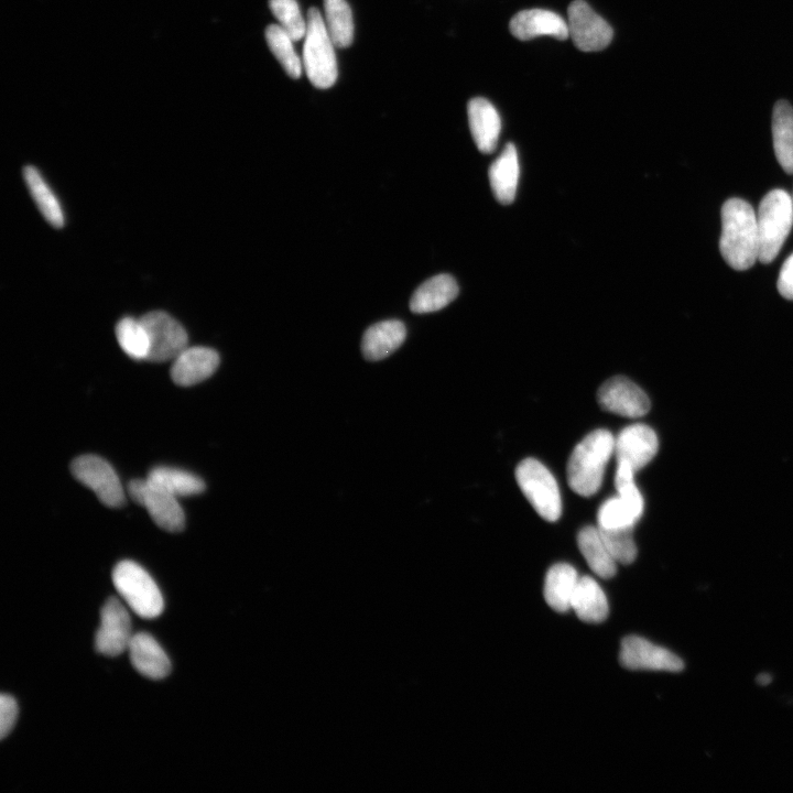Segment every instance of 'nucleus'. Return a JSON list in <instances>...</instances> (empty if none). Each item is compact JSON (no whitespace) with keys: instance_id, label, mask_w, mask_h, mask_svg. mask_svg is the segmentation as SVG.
Returning <instances> with one entry per match:
<instances>
[{"instance_id":"obj_7","label":"nucleus","mask_w":793,"mask_h":793,"mask_svg":"<svg viewBox=\"0 0 793 793\" xmlns=\"http://www.w3.org/2000/svg\"><path fill=\"white\" fill-rule=\"evenodd\" d=\"M128 493L135 503L146 509L152 520L161 529L169 532H178L184 529L185 514L174 495L148 478L131 480L128 485Z\"/></svg>"},{"instance_id":"obj_24","label":"nucleus","mask_w":793,"mask_h":793,"mask_svg":"<svg viewBox=\"0 0 793 793\" xmlns=\"http://www.w3.org/2000/svg\"><path fill=\"white\" fill-rule=\"evenodd\" d=\"M772 137L779 164L793 174V108L786 100L781 99L773 107Z\"/></svg>"},{"instance_id":"obj_20","label":"nucleus","mask_w":793,"mask_h":793,"mask_svg":"<svg viewBox=\"0 0 793 793\" xmlns=\"http://www.w3.org/2000/svg\"><path fill=\"white\" fill-rule=\"evenodd\" d=\"M519 160L513 143H507L489 169V181L496 199L503 205L514 200L519 181Z\"/></svg>"},{"instance_id":"obj_2","label":"nucleus","mask_w":793,"mask_h":793,"mask_svg":"<svg viewBox=\"0 0 793 793\" xmlns=\"http://www.w3.org/2000/svg\"><path fill=\"white\" fill-rule=\"evenodd\" d=\"M615 452V437L604 428L587 434L573 449L567 461V482L583 497L595 495L602 484L606 466Z\"/></svg>"},{"instance_id":"obj_12","label":"nucleus","mask_w":793,"mask_h":793,"mask_svg":"<svg viewBox=\"0 0 793 793\" xmlns=\"http://www.w3.org/2000/svg\"><path fill=\"white\" fill-rule=\"evenodd\" d=\"M597 401L605 411L630 419L643 416L651 408L645 392L622 376L606 380L598 389Z\"/></svg>"},{"instance_id":"obj_17","label":"nucleus","mask_w":793,"mask_h":793,"mask_svg":"<svg viewBox=\"0 0 793 793\" xmlns=\"http://www.w3.org/2000/svg\"><path fill=\"white\" fill-rule=\"evenodd\" d=\"M128 652L133 667L148 678L162 680L171 672L170 659L149 633L133 634Z\"/></svg>"},{"instance_id":"obj_29","label":"nucleus","mask_w":793,"mask_h":793,"mask_svg":"<svg viewBox=\"0 0 793 793\" xmlns=\"http://www.w3.org/2000/svg\"><path fill=\"white\" fill-rule=\"evenodd\" d=\"M116 337L122 350L135 360L149 356L150 340L140 318L122 317L116 325Z\"/></svg>"},{"instance_id":"obj_18","label":"nucleus","mask_w":793,"mask_h":793,"mask_svg":"<svg viewBox=\"0 0 793 793\" xmlns=\"http://www.w3.org/2000/svg\"><path fill=\"white\" fill-rule=\"evenodd\" d=\"M468 122L475 144L482 153H492L498 144L501 120L497 109L487 99L472 98L468 102Z\"/></svg>"},{"instance_id":"obj_15","label":"nucleus","mask_w":793,"mask_h":793,"mask_svg":"<svg viewBox=\"0 0 793 793\" xmlns=\"http://www.w3.org/2000/svg\"><path fill=\"white\" fill-rule=\"evenodd\" d=\"M509 29L521 41L548 35L557 40L569 36L567 21L560 14L544 9H530L518 12L511 19Z\"/></svg>"},{"instance_id":"obj_30","label":"nucleus","mask_w":793,"mask_h":793,"mask_svg":"<svg viewBox=\"0 0 793 793\" xmlns=\"http://www.w3.org/2000/svg\"><path fill=\"white\" fill-rule=\"evenodd\" d=\"M265 40L286 74L292 78H298L302 74V62L294 50V41L290 34L280 24H270L265 29Z\"/></svg>"},{"instance_id":"obj_36","label":"nucleus","mask_w":793,"mask_h":793,"mask_svg":"<svg viewBox=\"0 0 793 793\" xmlns=\"http://www.w3.org/2000/svg\"><path fill=\"white\" fill-rule=\"evenodd\" d=\"M771 681V677L768 674L760 675L758 678V682L762 685L768 684Z\"/></svg>"},{"instance_id":"obj_34","label":"nucleus","mask_w":793,"mask_h":793,"mask_svg":"<svg viewBox=\"0 0 793 793\" xmlns=\"http://www.w3.org/2000/svg\"><path fill=\"white\" fill-rule=\"evenodd\" d=\"M18 705L15 699L8 694L0 697V738L4 739L12 730L18 718Z\"/></svg>"},{"instance_id":"obj_13","label":"nucleus","mask_w":793,"mask_h":793,"mask_svg":"<svg viewBox=\"0 0 793 793\" xmlns=\"http://www.w3.org/2000/svg\"><path fill=\"white\" fill-rule=\"evenodd\" d=\"M619 661L630 670L680 672L684 669L677 655L637 636L622 640Z\"/></svg>"},{"instance_id":"obj_11","label":"nucleus","mask_w":793,"mask_h":793,"mask_svg":"<svg viewBox=\"0 0 793 793\" xmlns=\"http://www.w3.org/2000/svg\"><path fill=\"white\" fill-rule=\"evenodd\" d=\"M132 637L127 608L119 599L110 597L100 613V626L95 639L97 651L107 656H117L128 651Z\"/></svg>"},{"instance_id":"obj_1","label":"nucleus","mask_w":793,"mask_h":793,"mask_svg":"<svg viewBox=\"0 0 793 793\" xmlns=\"http://www.w3.org/2000/svg\"><path fill=\"white\" fill-rule=\"evenodd\" d=\"M719 250L727 264L735 270H747L758 259L757 217L748 202L730 198L723 205Z\"/></svg>"},{"instance_id":"obj_26","label":"nucleus","mask_w":793,"mask_h":793,"mask_svg":"<svg viewBox=\"0 0 793 793\" xmlns=\"http://www.w3.org/2000/svg\"><path fill=\"white\" fill-rule=\"evenodd\" d=\"M23 177L33 200L46 221L55 228L63 227L65 218L61 204L37 169L25 166Z\"/></svg>"},{"instance_id":"obj_33","label":"nucleus","mask_w":793,"mask_h":793,"mask_svg":"<svg viewBox=\"0 0 793 793\" xmlns=\"http://www.w3.org/2000/svg\"><path fill=\"white\" fill-rule=\"evenodd\" d=\"M597 519L601 529L633 528L639 520L619 496L600 506Z\"/></svg>"},{"instance_id":"obj_19","label":"nucleus","mask_w":793,"mask_h":793,"mask_svg":"<svg viewBox=\"0 0 793 793\" xmlns=\"http://www.w3.org/2000/svg\"><path fill=\"white\" fill-rule=\"evenodd\" d=\"M405 336V326L400 321L389 319L373 324L363 334L362 354L371 361L384 359L402 345Z\"/></svg>"},{"instance_id":"obj_4","label":"nucleus","mask_w":793,"mask_h":793,"mask_svg":"<svg viewBox=\"0 0 793 793\" xmlns=\"http://www.w3.org/2000/svg\"><path fill=\"white\" fill-rule=\"evenodd\" d=\"M304 37L303 67L306 75L315 87L329 88L336 82L338 73L335 44L316 8L308 10Z\"/></svg>"},{"instance_id":"obj_25","label":"nucleus","mask_w":793,"mask_h":793,"mask_svg":"<svg viewBox=\"0 0 793 793\" xmlns=\"http://www.w3.org/2000/svg\"><path fill=\"white\" fill-rule=\"evenodd\" d=\"M577 545L595 574L601 578H610L616 574L617 562L609 553L598 526L587 525L580 529Z\"/></svg>"},{"instance_id":"obj_5","label":"nucleus","mask_w":793,"mask_h":793,"mask_svg":"<svg viewBox=\"0 0 793 793\" xmlns=\"http://www.w3.org/2000/svg\"><path fill=\"white\" fill-rule=\"evenodd\" d=\"M112 582L120 597L141 618L153 619L162 613L164 601L157 585L135 562H119L113 568Z\"/></svg>"},{"instance_id":"obj_37","label":"nucleus","mask_w":793,"mask_h":793,"mask_svg":"<svg viewBox=\"0 0 793 793\" xmlns=\"http://www.w3.org/2000/svg\"><path fill=\"white\" fill-rule=\"evenodd\" d=\"M792 200H793V197H792Z\"/></svg>"},{"instance_id":"obj_27","label":"nucleus","mask_w":793,"mask_h":793,"mask_svg":"<svg viewBox=\"0 0 793 793\" xmlns=\"http://www.w3.org/2000/svg\"><path fill=\"white\" fill-rule=\"evenodd\" d=\"M146 478L175 497L199 495L205 490L202 478L178 468L157 466L149 471Z\"/></svg>"},{"instance_id":"obj_21","label":"nucleus","mask_w":793,"mask_h":793,"mask_svg":"<svg viewBox=\"0 0 793 793\" xmlns=\"http://www.w3.org/2000/svg\"><path fill=\"white\" fill-rule=\"evenodd\" d=\"M458 294V285L449 274H437L423 282L410 300L413 313L423 314L438 311L448 305Z\"/></svg>"},{"instance_id":"obj_6","label":"nucleus","mask_w":793,"mask_h":793,"mask_svg":"<svg viewBox=\"0 0 793 793\" xmlns=\"http://www.w3.org/2000/svg\"><path fill=\"white\" fill-rule=\"evenodd\" d=\"M519 488L541 518L554 522L562 514V499L552 472L537 459L525 458L515 468Z\"/></svg>"},{"instance_id":"obj_23","label":"nucleus","mask_w":793,"mask_h":793,"mask_svg":"<svg viewBox=\"0 0 793 793\" xmlns=\"http://www.w3.org/2000/svg\"><path fill=\"white\" fill-rule=\"evenodd\" d=\"M578 579L577 572L572 565L566 563L553 565L544 583V598L547 605L558 612L569 610Z\"/></svg>"},{"instance_id":"obj_10","label":"nucleus","mask_w":793,"mask_h":793,"mask_svg":"<svg viewBox=\"0 0 793 793\" xmlns=\"http://www.w3.org/2000/svg\"><path fill=\"white\" fill-rule=\"evenodd\" d=\"M566 21L569 36L583 52L601 51L612 40L611 26L584 0H574L568 6Z\"/></svg>"},{"instance_id":"obj_14","label":"nucleus","mask_w":793,"mask_h":793,"mask_svg":"<svg viewBox=\"0 0 793 793\" xmlns=\"http://www.w3.org/2000/svg\"><path fill=\"white\" fill-rule=\"evenodd\" d=\"M659 439L655 432L645 424L624 427L615 438L617 463H626L634 471L648 465L655 456Z\"/></svg>"},{"instance_id":"obj_22","label":"nucleus","mask_w":793,"mask_h":793,"mask_svg":"<svg viewBox=\"0 0 793 793\" xmlns=\"http://www.w3.org/2000/svg\"><path fill=\"white\" fill-rule=\"evenodd\" d=\"M571 609L577 617L586 622H601L608 616V601L605 593L597 582L589 577H579L575 588Z\"/></svg>"},{"instance_id":"obj_35","label":"nucleus","mask_w":793,"mask_h":793,"mask_svg":"<svg viewBox=\"0 0 793 793\" xmlns=\"http://www.w3.org/2000/svg\"><path fill=\"white\" fill-rule=\"evenodd\" d=\"M776 287L779 293L786 300H793V253L783 262Z\"/></svg>"},{"instance_id":"obj_8","label":"nucleus","mask_w":793,"mask_h":793,"mask_svg":"<svg viewBox=\"0 0 793 793\" xmlns=\"http://www.w3.org/2000/svg\"><path fill=\"white\" fill-rule=\"evenodd\" d=\"M70 470L104 504L111 508L124 504L122 485L111 465L104 458L96 455L79 456L72 461Z\"/></svg>"},{"instance_id":"obj_31","label":"nucleus","mask_w":793,"mask_h":793,"mask_svg":"<svg viewBox=\"0 0 793 793\" xmlns=\"http://www.w3.org/2000/svg\"><path fill=\"white\" fill-rule=\"evenodd\" d=\"M601 537L617 563L630 564L637 557V546L632 537L633 528L601 529Z\"/></svg>"},{"instance_id":"obj_28","label":"nucleus","mask_w":793,"mask_h":793,"mask_svg":"<svg viewBox=\"0 0 793 793\" xmlns=\"http://www.w3.org/2000/svg\"><path fill=\"white\" fill-rule=\"evenodd\" d=\"M324 22L335 46H349L354 39V22L347 1L324 0Z\"/></svg>"},{"instance_id":"obj_9","label":"nucleus","mask_w":793,"mask_h":793,"mask_svg":"<svg viewBox=\"0 0 793 793\" xmlns=\"http://www.w3.org/2000/svg\"><path fill=\"white\" fill-rule=\"evenodd\" d=\"M150 340L148 361L164 362L174 360L187 348L188 336L185 328L174 317L163 311H152L140 317Z\"/></svg>"},{"instance_id":"obj_32","label":"nucleus","mask_w":793,"mask_h":793,"mask_svg":"<svg viewBox=\"0 0 793 793\" xmlns=\"http://www.w3.org/2000/svg\"><path fill=\"white\" fill-rule=\"evenodd\" d=\"M269 7L281 28L290 34L293 41L305 36L306 21L302 17L296 0H269Z\"/></svg>"},{"instance_id":"obj_16","label":"nucleus","mask_w":793,"mask_h":793,"mask_svg":"<svg viewBox=\"0 0 793 793\" xmlns=\"http://www.w3.org/2000/svg\"><path fill=\"white\" fill-rule=\"evenodd\" d=\"M219 365L216 350L194 346L185 348L171 367V378L177 385L189 387L209 378Z\"/></svg>"},{"instance_id":"obj_3","label":"nucleus","mask_w":793,"mask_h":793,"mask_svg":"<svg viewBox=\"0 0 793 793\" xmlns=\"http://www.w3.org/2000/svg\"><path fill=\"white\" fill-rule=\"evenodd\" d=\"M757 217L761 263H770L779 253L793 226V200L783 189L769 192L760 202Z\"/></svg>"}]
</instances>
